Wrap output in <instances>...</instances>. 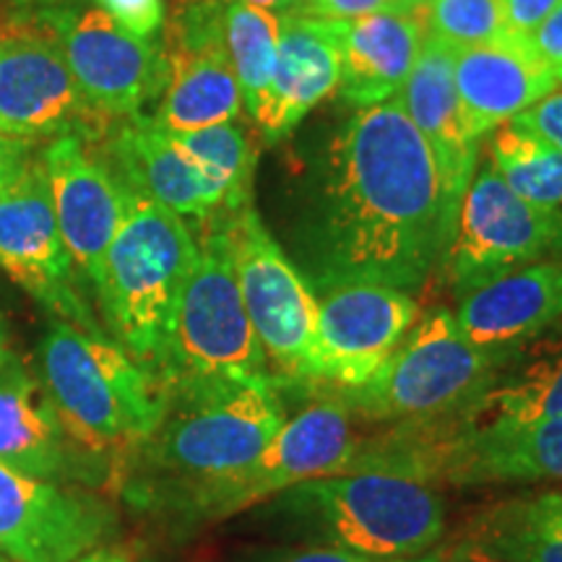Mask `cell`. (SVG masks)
I'll list each match as a JSON object with an SVG mask.
<instances>
[{
  "instance_id": "6da1fadb",
  "label": "cell",
  "mask_w": 562,
  "mask_h": 562,
  "mask_svg": "<svg viewBox=\"0 0 562 562\" xmlns=\"http://www.w3.org/2000/svg\"><path fill=\"white\" fill-rule=\"evenodd\" d=\"M461 201L402 104L360 108L302 182L286 256L313 292L381 284L412 294L442 277Z\"/></svg>"
},
{
  "instance_id": "7a4b0ae2",
  "label": "cell",
  "mask_w": 562,
  "mask_h": 562,
  "mask_svg": "<svg viewBox=\"0 0 562 562\" xmlns=\"http://www.w3.org/2000/svg\"><path fill=\"white\" fill-rule=\"evenodd\" d=\"M284 422L279 378L172 389L157 430L115 461L112 482L133 508L191 529L211 495L256 461Z\"/></svg>"
},
{
  "instance_id": "3957f363",
  "label": "cell",
  "mask_w": 562,
  "mask_h": 562,
  "mask_svg": "<svg viewBox=\"0 0 562 562\" xmlns=\"http://www.w3.org/2000/svg\"><path fill=\"white\" fill-rule=\"evenodd\" d=\"M40 383L70 438L112 461L149 438L167 409L161 385L121 344L63 318L40 341Z\"/></svg>"
},
{
  "instance_id": "277c9868",
  "label": "cell",
  "mask_w": 562,
  "mask_h": 562,
  "mask_svg": "<svg viewBox=\"0 0 562 562\" xmlns=\"http://www.w3.org/2000/svg\"><path fill=\"white\" fill-rule=\"evenodd\" d=\"M195 256L193 229L170 209L133 191L94 292L112 341L121 344L154 381L165 362L175 311Z\"/></svg>"
},
{
  "instance_id": "5b68a950",
  "label": "cell",
  "mask_w": 562,
  "mask_h": 562,
  "mask_svg": "<svg viewBox=\"0 0 562 562\" xmlns=\"http://www.w3.org/2000/svg\"><path fill=\"white\" fill-rule=\"evenodd\" d=\"M284 521L328 547L375 560H414L438 550L446 503L430 484L393 474H334L279 492Z\"/></svg>"
},
{
  "instance_id": "8992f818",
  "label": "cell",
  "mask_w": 562,
  "mask_h": 562,
  "mask_svg": "<svg viewBox=\"0 0 562 562\" xmlns=\"http://www.w3.org/2000/svg\"><path fill=\"white\" fill-rule=\"evenodd\" d=\"M199 256L175 311L157 381L161 391L206 383L273 381L237 284L227 224L195 235Z\"/></svg>"
},
{
  "instance_id": "52a82bcc",
  "label": "cell",
  "mask_w": 562,
  "mask_h": 562,
  "mask_svg": "<svg viewBox=\"0 0 562 562\" xmlns=\"http://www.w3.org/2000/svg\"><path fill=\"white\" fill-rule=\"evenodd\" d=\"M503 357L474 347L446 307L417 318L402 347L360 389L339 391L351 414L370 422L438 417L472 406L501 381Z\"/></svg>"
},
{
  "instance_id": "ba28073f",
  "label": "cell",
  "mask_w": 562,
  "mask_h": 562,
  "mask_svg": "<svg viewBox=\"0 0 562 562\" xmlns=\"http://www.w3.org/2000/svg\"><path fill=\"white\" fill-rule=\"evenodd\" d=\"M245 311L281 383H315L318 300L256 209L227 224Z\"/></svg>"
},
{
  "instance_id": "9c48e42d",
  "label": "cell",
  "mask_w": 562,
  "mask_h": 562,
  "mask_svg": "<svg viewBox=\"0 0 562 562\" xmlns=\"http://www.w3.org/2000/svg\"><path fill=\"white\" fill-rule=\"evenodd\" d=\"M562 256V209L513 193L492 165H476L463 193L446 273L456 297L521 266Z\"/></svg>"
},
{
  "instance_id": "30bf717a",
  "label": "cell",
  "mask_w": 562,
  "mask_h": 562,
  "mask_svg": "<svg viewBox=\"0 0 562 562\" xmlns=\"http://www.w3.org/2000/svg\"><path fill=\"white\" fill-rule=\"evenodd\" d=\"M45 24L60 45L89 108L104 121H128L159 100L167 83L165 47L123 30L100 5L50 9Z\"/></svg>"
},
{
  "instance_id": "8fae6325",
  "label": "cell",
  "mask_w": 562,
  "mask_h": 562,
  "mask_svg": "<svg viewBox=\"0 0 562 562\" xmlns=\"http://www.w3.org/2000/svg\"><path fill=\"white\" fill-rule=\"evenodd\" d=\"M167 83L154 112V125L186 133L237 121L243 94L224 45V5L220 0H188L167 24Z\"/></svg>"
},
{
  "instance_id": "7c38bea8",
  "label": "cell",
  "mask_w": 562,
  "mask_h": 562,
  "mask_svg": "<svg viewBox=\"0 0 562 562\" xmlns=\"http://www.w3.org/2000/svg\"><path fill=\"white\" fill-rule=\"evenodd\" d=\"M74 266L55 216L45 161L37 154L16 186L0 193V269L58 318L102 334L76 290Z\"/></svg>"
},
{
  "instance_id": "4fadbf2b",
  "label": "cell",
  "mask_w": 562,
  "mask_h": 562,
  "mask_svg": "<svg viewBox=\"0 0 562 562\" xmlns=\"http://www.w3.org/2000/svg\"><path fill=\"white\" fill-rule=\"evenodd\" d=\"M355 446L351 412L339 389L334 396H315L305 409L284 422L277 438L256 461L229 476L211 495L201 524L222 521L232 513H240L266 497H277L279 492L300 482L341 474Z\"/></svg>"
},
{
  "instance_id": "5bb4252c",
  "label": "cell",
  "mask_w": 562,
  "mask_h": 562,
  "mask_svg": "<svg viewBox=\"0 0 562 562\" xmlns=\"http://www.w3.org/2000/svg\"><path fill=\"white\" fill-rule=\"evenodd\" d=\"M112 505L70 484L0 463V554L13 562H76L115 533Z\"/></svg>"
},
{
  "instance_id": "9a60e30c",
  "label": "cell",
  "mask_w": 562,
  "mask_h": 562,
  "mask_svg": "<svg viewBox=\"0 0 562 562\" xmlns=\"http://www.w3.org/2000/svg\"><path fill=\"white\" fill-rule=\"evenodd\" d=\"M315 383L360 389L402 347L419 318L412 294L381 284H341L318 292Z\"/></svg>"
},
{
  "instance_id": "2e32d148",
  "label": "cell",
  "mask_w": 562,
  "mask_h": 562,
  "mask_svg": "<svg viewBox=\"0 0 562 562\" xmlns=\"http://www.w3.org/2000/svg\"><path fill=\"white\" fill-rule=\"evenodd\" d=\"M108 121L76 87L53 34L19 30L0 37V133L16 138H97Z\"/></svg>"
},
{
  "instance_id": "e0dca14e",
  "label": "cell",
  "mask_w": 562,
  "mask_h": 562,
  "mask_svg": "<svg viewBox=\"0 0 562 562\" xmlns=\"http://www.w3.org/2000/svg\"><path fill=\"white\" fill-rule=\"evenodd\" d=\"M63 243L91 286H100L110 243L128 214L133 188L104 161L91 140L58 136L42 151Z\"/></svg>"
},
{
  "instance_id": "ac0fdd59",
  "label": "cell",
  "mask_w": 562,
  "mask_h": 562,
  "mask_svg": "<svg viewBox=\"0 0 562 562\" xmlns=\"http://www.w3.org/2000/svg\"><path fill=\"white\" fill-rule=\"evenodd\" d=\"M544 480H562L560 422L490 414L480 402L459 409L435 482L482 487Z\"/></svg>"
},
{
  "instance_id": "d6986e66",
  "label": "cell",
  "mask_w": 562,
  "mask_h": 562,
  "mask_svg": "<svg viewBox=\"0 0 562 562\" xmlns=\"http://www.w3.org/2000/svg\"><path fill=\"white\" fill-rule=\"evenodd\" d=\"M0 463L55 484L112 482L115 461L70 438L40 381L16 362L0 370Z\"/></svg>"
},
{
  "instance_id": "ffe728a7",
  "label": "cell",
  "mask_w": 562,
  "mask_h": 562,
  "mask_svg": "<svg viewBox=\"0 0 562 562\" xmlns=\"http://www.w3.org/2000/svg\"><path fill=\"white\" fill-rule=\"evenodd\" d=\"M453 315L474 347L516 360L526 344L562 318V256L484 281L459 297Z\"/></svg>"
},
{
  "instance_id": "44dd1931",
  "label": "cell",
  "mask_w": 562,
  "mask_h": 562,
  "mask_svg": "<svg viewBox=\"0 0 562 562\" xmlns=\"http://www.w3.org/2000/svg\"><path fill=\"white\" fill-rule=\"evenodd\" d=\"M279 16L281 34L271 83L261 110L252 117L271 144L290 136L302 117L339 91L341 83V21H326L302 11Z\"/></svg>"
},
{
  "instance_id": "7402d4cb",
  "label": "cell",
  "mask_w": 562,
  "mask_h": 562,
  "mask_svg": "<svg viewBox=\"0 0 562 562\" xmlns=\"http://www.w3.org/2000/svg\"><path fill=\"white\" fill-rule=\"evenodd\" d=\"M108 161L133 191L149 195L159 206L178 214L195 235L229 224L201 167L175 144L172 133L154 125L151 117H128L110 138Z\"/></svg>"
},
{
  "instance_id": "603a6c76",
  "label": "cell",
  "mask_w": 562,
  "mask_h": 562,
  "mask_svg": "<svg viewBox=\"0 0 562 562\" xmlns=\"http://www.w3.org/2000/svg\"><path fill=\"white\" fill-rule=\"evenodd\" d=\"M453 81L463 117L476 138L510 123L558 87L554 70L533 55L524 37L510 34L456 53Z\"/></svg>"
},
{
  "instance_id": "cb8c5ba5",
  "label": "cell",
  "mask_w": 562,
  "mask_h": 562,
  "mask_svg": "<svg viewBox=\"0 0 562 562\" xmlns=\"http://www.w3.org/2000/svg\"><path fill=\"white\" fill-rule=\"evenodd\" d=\"M456 50L425 34L409 79L404 81L398 104L409 115L438 159V167L456 193H467L469 180L480 165V138L463 117L453 81Z\"/></svg>"
},
{
  "instance_id": "d4e9b609",
  "label": "cell",
  "mask_w": 562,
  "mask_h": 562,
  "mask_svg": "<svg viewBox=\"0 0 562 562\" xmlns=\"http://www.w3.org/2000/svg\"><path fill=\"white\" fill-rule=\"evenodd\" d=\"M425 34L422 11H375L344 24L341 100L357 110L391 102L409 79Z\"/></svg>"
},
{
  "instance_id": "484cf974",
  "label": "cell",
  "mask_w": 562,
  "mask_h": 562,
  "mask_svg": "<svg viewBox=\"0 0 562 562\" xmlns=\"http://www.w3.org/2000/svg\"><path fill=\"white\" fill-rule=\"evenodd\" d=\"M456 558L469 562H562V495L513 497L476 513Z\"/></svg>"
},
{
  "instance_id": "4316f807",
  "label": "cell",
  "mask_w": 562,
  "mask_h": 562,
  "mask_svg": "<svg viewBox=\"0 0 562 562\" xmlns=\"http://www.w3.org/2000/svg\"><path fill=\"white\" fill-rule=\"evenodd\" d=\"M175 144L206 175L227 222L252 206V178H256V149L240 123L227 121L209 128L172 133Z\"/></svg>"
},
{
  "instance_id": "83f0119b",
  "label": "cell",
  "mask_w": 562,
  "mask_h": 562,
  "mask_svg": "<svg viewBox=\"0 0 562 562\" xmlns=\"http://www.w3.org/2000/svg\"><path fill=\"white\" fill-rule=\"evenodd\" d=\"M281 16L273 11L229 0L224 3V45L240 83L243 104L250 121L261 110L277 60Z\"/></svg>"
},
{
  "instance_id": "f1b7e54d",
  "label": "cell",
  "mask_w": 562,
  "mask_h": 562,
  "mask_svg": "<svg viewBox=\"0 0 562 562\" xmlns=\"http://www.w3.org/2000/svg\"><path fill=\"white\" fill-rule=\"evenodd\" d=\"M490 165L521 199L562 209V151L558 146L510 121L495 128Z\"/></svg>"
},
{
  "instance_id": "f546056e",
  "label": "cell",
  "mask_w": 562,
  "mask_h": 562,
  "mask_svg": "<svg viewBox=\"0 0 562 562\" xmlns=\"http://www.w3.org/2000/svg\"><path fill=\"white\" fill-rule=\"evenodd\" d=\"M480 409L562 425V351L529 364L521 375L508 383L497 381L480 398Z\"/></svg>"
},
{
  "instance_id": "4dcf8cb0",
  "label": "cell",
  "mask_w": 562,
  "mask_h": 562,
  "mask_svg": "<svg viewBox=\"0 0 562 562\" xmlns=\"http://www.w3.org/2000/svg\"><path fill=\"white\" fill-rule=\"evenodd\" d=\"M425 30L456 53L505 37L503 0H430Z\"/></svg>"
},
{
  "instance_id": "1f68e13d",
  "label": "cell",
  "mask_w": 562,
  "mask_h": 562,
  "mask_svg": "<svg viewBox=\"0 0 562 562\" xmlns=\"http://www.w3.org/2000/svg\"><path fill=\"white\" fill-rule=\"evenodd\" d=\"M94 5L136 37L154 40L165 26V0H94Z\"/></svg>"
},
{
  "instance_id": "d6a6232c",
  "label": "cell",
  "mask_w": 562,
  "mask_h": 562,
  "mask_svg": "<svg viewBox=\"0 0 562 562\" xmlns=\"http://www.w3.org/2000/svg\"><path fill=\"white\" fill-rule=\"evenodd\" d=\"M446 558L448 554L442 550H432L414 560H375L349 550H339V547L315 544V547H290V550H277V552L261 554V558H256L252 562H446Z\"/></svg>"
},
{
  "instance_id": "836d02e7",
  "label": "cell",
  "mask_w": 562,
  "mask_h": 562,
  "mask_svg": "<svg viewBox=\"0 0 562 562\" xmlns=\"http://www.w3.org/2000/svg\"><path fill=\"white\" fill-rule=\"evenodd\" d=\"M513 123L562 151V91H552L544 100L531 104L521 115L513 117Z\"/></svg>"
},
{
  "instance_id": "e575fe53",
  "label": "cell",
  "mask_w": 562,
  "mask_h": 562,
  "mask_svg": "<svg viewBox=\"0 0 562 562\" xmlns=\"http://www.w3.org/2000/svg\"><path fill=\"white\" fill-rule=\"evenodd\" d=\"M396 9L393 0H302L300 9L302 13H311V16L326 19V21H341V24H349V21L368 16V13L375 11H389Z\"/></svg>"
},
{
  "instance_id": "d590c367",
  "label": "cell",
  "mask_w": 562,
  "mask_h": 562,
  "mask_svg": "<svg viewBox=\"0 0 562 562\" xmlns=\"http://www.w3.org/2000/svg\"><path fill=\"white\" fill-rule=\"evenodd\" d=\"M562 0H503L505 9V34L510 37H526L537 30Z\"/></svg>"
},
{
  "instance_id": "8d00e7d4",
  "label": "cell",
  "mask_w": 562,
  "mask_h": 562,
  "mask_svg": "<svg viewBox=\"0 0 562 562\" xmlns=\"http://www.w3.org/2000/svg\"><path fill=\"white\" fill-rule=\"evenodd\" d=\"M524 40L547 68L560 70L562 68V3L542 21V24L537 26V30L526 34Z\"/></svg>"
},
{
  "instance_id": "74e56055",
  "label": "cell",
  "mask_w": 562,
  "mask_h": 562,
  "mask_svg": "<svg viewBox=\"0 0 562 562\" xmlns=\"http://www.w3.org/2000/svg\"><path fill=\"white\" fill-rule=\"evenodd\" d=\"M34 159L37 154L32 149V140L0 133V193L16 186Z\"/></svg>"
},
{
  "instance_id": "f35d334b",
  "label": "cell",
  "mask_w": 562,
  "mask_h": 562,
  "mask_svg": "<svg viewBox=\"0 0 562 562\" xmlns=\"http://www.w3.org/2000/svg\"><path fill=\"white\" fill-rule=\"evenodd\" d=\"M76 562H138V560H136V554H133L131 550H125V547L102 544V547H97V550L81 554Z\"/></svg>"
},
{
  "instance_id": "ab89813d",
  "label": "cell",
  "mask_w": 562,
  "mask_h": 562,
  "mask_svg": "<svg viewBox=\"0 0 562 562\" xmlns=\"http://www.w3.org/2000/svg\"><path fill=\"white\" fill-rule=\"evenodd\" d=\"M240 3L256 5V9L273 11V13H286V11H294V9H300V5H302V0H240Z\"/></svg>"
},
{
  "instance_id": "60d3db41",
  "label": "cell",
  "mask_w": 562,
  "mask_h": 562,
  "mask_svg": "<svg viewBox=\"0 0 562 562\" xmlns=\"http://www.w3.org/2000/svg\"><path fill=\"white\" fill-rule=\"evenodd\" d=\"M393 5L402 11H425L430 0H393Z\"/></svg>"
},
{
  "instance_id": "b9f144b4",
  "label": "cell",
  "mask_w": 562,
  "mask_h": 562,
  "mask_svg": "<svg viewBox=\"0 0 562 562\" xmlns=\"http://www.w3.org/2000/svg\"><path fill=\"white\" fill-rule=\"evenodd\" d=\"M13 360V355L9 351V344H5V334H3V323H0V370L5 368Z\"/></svg>"
},
{
  "instance_id": "7bdbcfd3",
  "label": "cell",
  "mask_w": 562,
  "mask_h": 562,
  "mask_svg": "<svg viewBox=\"0 0 562 562\" xmlns=\"http://www.w3.org/2000/svg\"><path fill=\"white\" fill-rule=\"evenodd\" d=\"M554 79H558V83H562V68L554 70Z\"/></svg>"
},
{
  "instance_id": "ee69618b",
  "label": "cell",
  "mask_w": 562,
  "mask_h": 562,
  "mask_svg": "<svg viewBox=\"0 0 562 562\" xmlns=\"http://www.w3.org/2000/svg\"><path fill=\"white\" fill-rule=\"evenodd\" d=\"M0 562H5V558H3V554H0Z\"/></svg>"
},
{
  "instance_id": "f6af8a7d",
  "label": "cell",
  "mask_w": 562,
  "mask_h": 562,
  "mask_svg": "<svg viewBox=\"0 0 562 562\" xmlns=\"http://www.w3.org/2000/svg\"><path fill=\"white\" fill-rule=\"evenodd\" d=\"M560 495H562V492H560Z\"/></svg>"
}]
</instances>
